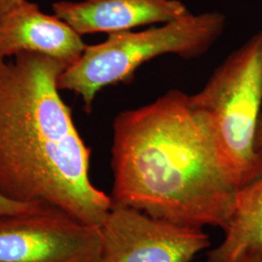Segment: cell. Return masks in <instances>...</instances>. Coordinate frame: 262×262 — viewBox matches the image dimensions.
<instances>
[{"mask_svg":"<svg viewBox=\"0 0 262 262\" xmlns=\"http://www.w3.org/2000/svg\"><path fill=\"white\" fill-rule=\"evenodd\" d=\"M66 68L37 53L0 57V193L100 227L112 199L91 182V149L59 95Z\"/></svg>","mask_w":262,"mask_h":262,"instance_id":"1","label":"cell"},{"mask_svg":"<svg viewBox=\"0 0 262 262\" xmlns=\"http://www.w3.org/2000/svg\"><path fill=\"white\" fill-rule=\"evenodd\" d=\"M112 206L131 207L177 225L227 229L238 189L192 112L169 91L114 122Z\"/></svg>","mask_w":262,"mask_h":262,"instance_id":"2","label":"cell"},{"mask_svg":"<svg viewBox=\"0 0 262 262\" xmlns=\"http://www.w3.org/2000/svg\"><path fill=\"white\" fill-rule=\"evenodd\" d=\"M188 103L236 189L262 176L255 137L262 103V29L233 52Z\"/></svg>","mask_w":262,"mask_h":262,"instance_id":"3","label":"cell"},{"mask_svg":"<svg viewBox=\"0 0 262 262\" xmlns=\"http://www.w3.org/2000/svg\"><path fill=\"white\" fill-rule=\"evenodd\" d=\"M225 25L221 13L189 12L159 28L110 33L102 43L86 45L81 57L58 76L57 88L80 95L90 113L95 95L104 86L131 81L141 64L161 55L184 58L203 55L222 35Z\"/></svg>","mask_w":262,"mask_h":262,"instance_id":"4","label":"cell"},{"mask_svg":"<svg viewBox=\"0 0 262 262\" xmlns=\"http://www.w3.org/2000/svg\"><path fill=\"white\" fill-rule=\"evenodd\" d=\"M99 226L50 206L0 215V262H98Z\"/></svg>","mask_w":262,"mask_h":262,"instance_id":"5","label":"cell"},{"mask_svg":"<svg viewBox=\"0 0 262 262\" xmlns=\"http://www.w3.org/2000/svg\"><path fill=\"white\" fill-rule=\"evenodd\" d=\"M100 231L98 262H190L211 245L201 228L177 225L131 207L112 206Z\"/></svg>","mask_w":262,"mask_h":262,"instance_id":"6","label":"cell"},{"mask_svg":"<svg viewBox=\"0 0 262 262\" xmlns=\"http://www.w3.org/2000/svg\"><path fill=\"white\" fill-rule=\"evenodd\" d=\"M82 36L56 15L44 14L37 4L24 0L0 16V57L37 53L68 68L84 53Z\"/></svg>","mask_w":262,"mask_h":262,"instance_id":"7","label":"cell"},{"mask_svg":"<svg viewBox=\"0 0 262 262\" xmlns=\"http://www.w3.org/2000/svg\"><path fill=\"white\" fill-rule=\"evenodd\" d=\"M53 11L82 36L115 33L150 24H166L189 11L180 0H84L59 1Z\"/></svg>","mask_w":262,"mask_h":262,"instance_id":"8","label":"cell"},{"mask_svg":"<svg viewBox=\"0 0 262 262\" xmlns=\"http://www.w3.org/2000/svg\"><path fill=\"white\" fill-rule=\"evenodd\" d=\"M262 259V176L237 190L234 212L225 238L208 253L207 262Z\"/></svg>","mask_w":262,"mask_h":262,"instance_id":"9","label":"cell"},{"mask_svg":"<svg viewBox=\"0 0 262 262\" xmlns=\"http://www.w3.org/2000/svg\"><path fill=\"white\" fill-rule=\"evenodd\" d=\"M40 206H43V205L37 204V203H27V202L15 201L0 193V215L28 213L37 209L38 207Z\"/></svg>","mask_w":262,"mask_h":262,"instance_id":"10","label":"cell"},{"mask_svg":"<svg viewBox=\"0 0 262 262\" xmlns=\"http://www.w3.org/2000/svg\"><path fill=\"white\" fill-rule=\"evenodd\" d=\"M24 0H0V16L7 13L9 10L18 5Z\"/></svg>","mask_w":262,"mask_h":262,"instance_id":"11","label":"cell"},{"mask_svg":"<svg viewBox=\"0 0 262 262\" xmlns=\"http://www.w3.org/2000/svg\"><path fill=\"white\" fill-rule=\"evenodd\" d=\"M255 147L256 150L262 155V113L258 119L257 129H256V137H255Z\"/></svg>","mask_w":262,"mask_h":262,"instance_id":"12","label":"cell"},{"mask_svg":"<svg viewBox=\"0 0 262 262\" xmlns=\"http://www.w3.org/2000/svg\"><path fill=\"white\" fill-rule=\"evenodd\" d=\"M243 262H262V259H258V258H252V259H247Z\"/></svg>","mask_w":262,"mask_h":262,"instance_id":"13","label":"cell"}]
</instances>
